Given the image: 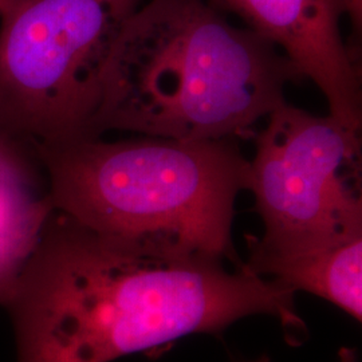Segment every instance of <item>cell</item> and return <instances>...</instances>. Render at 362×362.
Wrapping results in <instances>:
<instances>
[{
    "mask_svg": "<svg viewBox=\"0 0 362 362\" xmlns=\"http://www.w3.org/2000/svg\"><path fill=\"white\" fill-rule=\"evenodd\" d=\"M294 293L203 254L97 233L52 211L3 306L16 362H112L254 314L305 325Z\"/></svg>",
    "mask_w": 362,
    "mask_h": 362,
    "instance_id": "cell-1",
    "label": "cell"
},
{
    "mask_svg": "<svg viewBox=\"0 0 362 362\" xmlns=\"http://www.w3.org/2000/svg\"><path fill=\"white\" fill-rule=\"evenodd\" d=\"M300 79L272 42L235 26L211 1L146 0L117 38L88 136L236 141Z\"/></svg>",
    "mask_w": 362,
    "mask_h": 362,
    "instance_id": "cell-2",
    "label": "cell"
},
{
    "mask_svg": "<svg viewBox=\"0 0 362 362\" xmlns=\"http://www.w3.org/2000/svg\"><path fill=\"white\" fill-rule=\"evenodd\" d=\"M54 209L97 233L238 266L233 221L250 160L235 140L77 136L31 146Z\"/></svg>",
    "mask_w": 362,
    "mask_h": 362,
    "instance_id": "cell-3",
    "label": "cell"
},
{
    "mask_svg": "<svg viewBox=\"0 0 362 362\" xmlns=\"http://www.w3.org/2000/svg\"><path fill=\"white\" fill-rule=\"evenodd\" d=\"M145 0H13L0 16V133L30 148L88 134L105 69Z\"/></svg>",
    "mask_w": 362,
    "mask_h": 362,
    "instance_id": "cell-4",
    "label": "cell"
},
{
    "mask_svg": "<svg viewBox=\"0 0 362 362\" xmlns=\"http://www.w3.org/2000/svg\"><path fill=\"white\" fill-rule=\"evenodd\" d=\"M252 134L246 191L264 233L248 259L284 257L362 236L361 130L287 101Z\"/></svg>",
    "mask_w": 362,
    "mask_h": 362,
    "instance_id": "cell-5",
    "label": "cell"
},
{
    "mask_svg": "<svg viewBox=\"0 0 362 362\" xmlns=\"http://www.w3.org/2000/svg\"><path fill=\"white\" fill-rule=\"evenodd\" d=\"M272 42L322 93L329 115L362 128L361 70L342 35L344 0H211Z\"/></svg>",
    "mask_w": 362,
    "mask_h": 362,
    "instance_id": "cell-6",
    "label": "cell"
},
{
    "mask_svg": "<svg viewBox=\"0 0 362 362\" xmlns=\"http://www.w3.org/2000/svg\"><path fill=\"white\" fill-rule=\"evenodd\" d=\"M25 144L0 136V306L13 294L40 233L54 211L39 187Z\"/></svg>",
    "mask_w": 362,
    "mask_h": 362,
    "instance_id": "cell-7",
    "label": "cell"
},
{
    "mask_svg": "<svg viewBox=\"0 0 362 362\" xmlns=\"http://www.w3.org/2000/svg\"><path fill=\"white\" fill-rule=\"evenodd\" d=\"M247 270L330 300L354 320L362 318V236L334 246L284 257L248 259Z\"/></svg>",
    "mask_w": 362,
    "mask_h": 362,
    "instance_id": "cell-8",
    "label": "cell"
},
{
    "mask_svg": "<svg viewBox=\"0 0 362 362\" xmlns=\"http://www.w3.org/2000/svg\"><path fill=\"white\" fill-rule=\"evenodd\" d=\"M345 13L356 33H360L362 27V0H344Z\"/></svg>",
    "mask_w": 362,
    "mask_h": 362,
    "instance_id": "cell-9",
    "label": "cell"
},
{
    "mask_svg": "<svg viewBox=\"0 0 362 362\" xmlns=\"http://www.w3.org/2000/svg\"><path fill=\"white\" fill-rule=\"evenodd\" d=\"M13 3V0H0V16L10 8Z\"/></svg>",
    "mask_w": 362,
    "mask_h": 362,
    "instance_id": "cell-10",
    "label": "cell"
},
{
    "mask_svg": "<svg viewBox=\"0 0 362 362\" xmlns=\"http://www.w3.org/2000/svg\"><path fill=\"white\" fill-rule=\"evenodd\" d=\"M254 362H270V360L267 357H262V358H259L258 361Z\"/></svg>",
    "mask_w": 362,
    "mask_h": 362,
    "instance_id": "cell-11",
    "label": "cell"
},
{
    "mask_svg": "<svg viewBox=\"0 0 362 362\" xmlns=\"http://www.w3.org/2000/svg\"><path fill=\"white\" fill-rule=\"evenodd\" d=\"M0 136H3V134H1V133H0Z\"/></svg>",
    "mask_w": 362,
    "mask_h": 362,
    "instance_id": "cell-12",
    "label": "cell"
}]
</instances>
